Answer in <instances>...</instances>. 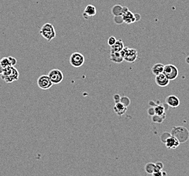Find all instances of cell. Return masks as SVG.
I'll return each instance as SVG.
<instances>
[{"mask_svg": "<svg viewBox=\"0 0 189 176\" xmlns=\"http://www.w3.org/2000/svg\"><path fill=\"white\" fill-rule=\"evenodd\" d=\"M170 134L176 139H177L180 144L185 143L189 139V131L186 127L183 126L173 127Z\"/></svg>", "mask_w": 189, "mask_h": 176, "instance_id": "1", "label": "cell"}, {"mask_svg": "<svg viewBox=\"0 0 189 176\" xmlns=\"http://www.w3.org/2000/svg\"><path fill=\"white\" fill-rule=\"evenodd\" d=\"M2 78L6 83H12L19 79V72L14 67H8L3 69Z\"/></svg>", "mask_w": 189, "mask_h": 176, "instance_id": "2", "label": "cell"}, {"mask_svg": "<svg viewBox=\"0 0 189 176\" xmlns=\"http://www.w3.org/2000/svg\"><path fill=\"white\" fill-rule=\"evenodd\" d=\"M40 33L43 37L48 41H51L57 35L54 26L50 23H46L43 25L40 31Z\"/></svg>", "mask_w": 189, "mask_h": 176, "instance_id": "3", "label": "cell"}, {"mask_svg": "<svg viewBox=\"0 0 189 176\" xmlns=\"http://www.w3.org/2000/svg\"><path fill=\"white\" fill-rule=\"evenodd\" d=\"M124 61L128 62H134L138 58V51L134 48H130L128 47H124L120 51Z\"/></svg>", "mask_w": 189, "mask_h": 176, "instance_id": "4", "label": "cell"}, {"mask_svg": "<svg viewBox=\"0 0 189 176\" xmlns=\"http://www.w3.org/2000/svg\"><path fill=\"white\" fill-rule=\"evenodd\" d=\"M163 73H164L167 78H168L170 81L171 80H174L178 77L179 71L178 68L176 67L174 64H166V65H164V71H163Z\"/></svg>", "mask_w": 189, "mask_h": 176, "instance_id": "5", "label": "cell"}, {"mask_svg": "<svg viewBox=\"0 0 189 176\" xmlns=\"http://www.w3.org/2000/svg\"><path fill=\"white\" fill-rule=\"evenodd\" d=\"M69 62L71 65L75 68H79L85 62L84 56L79 52H74L71 56Z\"/></svg>", "mask_w": 189, "mask_h": 176, "instance_id": "6", "label": "cell"}, {"mask_svg": "<svg viewBox=\"0 0 189 176\" xmlns=\"http://www.w3.org/2000/svg\"><path fill=\"white\" fill-rule=\"evenodd\" d=\"M37 85L41 89L47 90L52 87L54 85L51 82L50 77L47 75H42L37 79Z\"/></svg>", "mask_w": 189, "mask_h": 176, "instance_id": "7", "label": "cell"}, {"mask_svg": "<svg viewBox=\"0 0 189 176\" xmlns=\"http://www.w3.org/2000/svg\"><path fill=\"white\" fill-rule=\"evenodd\" d=\"M48 75L53 84L61 83L64 79V75L62 72L59 69H57V68L51 70Z\"/></svg>", "mask_w": 189, "mask_h": 176, "instance_id": "8", "label": "cell"}, {"mask_svg": "<svg viewBox=\"0 0 189 176\" xmlns=\"http://www.w3.org/2000/svg\"><path fill=\"white\" fill-rule=\"evenodd\" d=\"M170 80L164 74L161 73L155 76V83L158 86L161 88H164L170 84Z\"/></svg>", "mask_w": 189, "mask_h": 176, "instance_id": "9", "label": "cell"}, {"mask_svg": "<svg viewBox=\"0 0 189 176\" xmlns=\"http://www.w3.org/2000/svg\"><path fill=\"white\" fill-rule=\"evenodd\" d=\"M166 104L171 108H177L179 106L180 102L179 98L175 95H170L165 98Z\"/></svg>", "mask_w": 189, "mask_h": 176, "instance_id": "10", "label": "cell"}, {"mask_svg": "<svg viewBox=\"0 0 189 176\" xmlns=\"http://www.w3.org/2000/svg\"><path fill=\"white\" fill-rule=\"evenodd\" d=\"M96 14V8L93 5H88L85 7L83 13V17L85 20H88L89 17L95 16Z\"/></svg>", "mask_w": 189, "mask_h": 176, "instance_id": "11", "label": "cell"}, {"mask_svg": "<svg viewBox=\"0 0 189 176\" xmlns=\"http://www.w3.org/2000/svg\"><path fill=\"white\" fill-rule=\"evenodd\" d=\"M164 144H165L166 148L168 149H176L177 148L180 144V141L177 139H176L172 136L169 137Z\"/></svg>", "mask_w": 189, "mask_h": 176, "instance_id": "12", "label": "cell"}, {"mask_svg": "<svg viewBox=\"0 0 189 176\" xmlns=\"http://www.w3.org/2000/svg\"><path fill=\"white\" fill-rule=\"evenodd\" d=\"M122 17H123V23H125L127 24H131L134 23H136L134 14L130 10L123 13L122 14Z\"/></svg>", "mask_w": 189, "mask_h": 176, "instance_id": "13", "label": "cell"}, {"mask_svg": "<svg viewBox=\"0 0 189 176\" xmlns=\"http://www.w3.org/2000/svg\"><path fill=\"white\" fill-rule=\"evenodd\" d=\"M113 110L115 113L117 115L122 116L127 112V107L124 106L122 103L119 102L118 103H115V106H114Z\"/></svg>", "mask_w": 189, "mask_h": 176, "instance_id": "14", "label": "cell"}, {"mask_svg": "<svg viewBox=\"0 0 189 176\" xmlns=\"http://www.w3.org/2000/svg\"><path fill=\"white\" fill-rule=\"evenodd\" d=\"M110 60L115 63H122L124 61L120 51H111Z\"/></svg>", "mask_w": 189, "mask_h": 176, "instance_id": "15", "label": "cell"}, {"mask_svg": "<svg viewBox=\"0 0 189 176\" xmlns=\"http://www.w3.org/2000/svg\"><path fill=\"white\" fill-rule=\"evenodd\" d=\"M164 65L161 63H156L155 64H154L153 66L151 71L153 74L154 75H158L161 73H163V71H164Z\"/></svg>", "mask_w": 189, "mask_h": 176, "instance_id": "16", "label": "cell"}, {"mask_svg": "<svg viewBox=\"0 0 189 176\" xmlns=\"http://www.w3.org/2000/svg\"><path fill=\"white\" fill-rule=\"evenodd\" d=\"M124 48L123 42L122 40H118L116 41L115 44L111 46V51H121Z\"/></svg>", "mask_w": 189, "mask_h": 176, "instance_id": "17", "label": "cell"}, {"mask_svg": "<svg viewBox=\"0 0 189 176\" xmlns=\"http://www.w3.org/2000/svg\"><path fill=\"white\" fill-rule=\"evenodd\" d=\"M154 112H155V115H159V116H164L165 115V109L164 104H159L156 106H154Z\"/></svg>", "mask_w": 189, "mask_h": 176, "instance_id": "18", "label": "cell"}, {"mask_svg": "<svg viewBox=\"0 0 189 176\" xmlns=\"http://www.w3.org/2000/svg\"><path fill=\"white\" fill-rule=\"evenodd\" d=\"M111 13L113 16H121L123 14V6L119 4L115 5L111 8Z\"/></svg>", "mask_w": 189, "mask_h": 176, "instance_id": "19", "label": "cell"}, {"mask_svg": "<svg viewBox=\"0 0 189 176\" xmlns=\"http://www.w3.org/2000/svg\"><path fill=\"white\" fill-rule=\"evenodd\" d=\"M154 167H155V164L153 163H148L147 164H146L144 167V169L146 172L148 174L152 175L154 173Z\"/></svg>", "mask_w": 189, "mask_h": 176, "instance_id": "20", "label": "cell"}, {"mask_svg": "<svg viewBox=\"0 0 189 176\" xmlns=\"http://www.w3.org/2000/svg\"><path fill=\"white\" fill-rule=\"evenodd\" d=\"M165 119V115L164 116H159L154 115L152 117V121L154 123H161L163 121H164Z\"/></svg>", "mask_w": 189, "mask_h": 176, "instance_id": "21", "label": "cell"}, {"mask_svg": "<svg viewBox=\"0 0 189 176\" xmlns=\"http://www.w3.org/2000/svg\"><path fill=\"white\" fill-rule=\"evenodd\" d=\"M0 64H1V65L3 67V68H7L8 67L12 66L11 65V63H10V61L9 58H8V57H4V58H3L1 60V61H0Z\"/></svg>", "mask_w": 189, "mask_h": 176, "instance_id": "22", "label": "cell"}, {"mask_svg": "<svg viewBox=\"0 0 189 176\" xmlns=\"http://www.w3.org/2000/svg\"><path fill=\"white\" fill-rule=\"evenodd\" d=\"M120 102L122 103V104L124 106H126V107H127V108H128V106L130 105L131 100L128 97L123 96V97H121V99H120Z\"/></svg>", "mask_w": 189, "mask_h": 176, "instance_id": "23", "label": "cell"}, {"mask_svg": "<svg viewBox=\"0 0 189 176\" xmlns=\"http://www.w3.org/2000/svg\"><path fill=\"white\" fill-rule=\"evenodd\" d=\"M113 20H114V23L116 24L119 25V24H122V23H123V20L122 15H121V16H114Z\"/></svg>", "mask_w": 189, "mask_h": 176, "instance_id": "24", "label": "cell"}, {"mask_svg": "<svg viewBox=\"0 0 189 176\" xmlns=\"http://www.w3.org/2000/svg\"><path fill=\"white\" fill-rule=\"evenodd\" d=\"M171 135L170 133L169 132H164L163 134L160 136V139H161V141H162L163 143H165V141L167 140V139L169 138V137H170Z\"/></svg>", "mask_w": 189, "mask_h": 176, "instance_id": "25", "label": "cell"}, {"mask_svg": "<svg viewBox=\"0 0 189 176\" xmlns=\"http://www.w3.org/2000/svg\"><path fill=\"white\" fill-rule=\"evenodd\" d=\"M116 41H117V39L115 38V37L111 36L109 38V40H108V44H109V45H110V46L113 45L115 44V43L116 42Z\"/></svg>", "mask_w": 189, "mask_h": 176, "instance_id": "26", "label": "cell"}, {"mask_svg": "<svg viewBox=\"0 0 189 176\" xmlns=\"http://www.w3.org/2000/svg\"><path fill=\"white\" fill-rule=\"evenodd\" d=\"M147 113H148V115L149 116H151V117H153V115H155V112H154V107L151 106V107H150L149 109H148V110H147Z\"/></svg>", "mask_w": 189, "mask_h": 176, "instance_id": "27", "label": "cell"}, {"mask_svg": "<svg viewBox=\"0 0 189 176\" xmlns=\"http://www.w3.org/2000/svg\"><path fill=\"white\" fill-rule=\"evenodd\" d=\"M8 58H9L10 61V63H11V65L12 67H14L16 63H17V61L16 59L14 58V57H12V56H8Z\"/></svg>", "mask_w": 189, "mask_h": 176, "instance_id": "28", "label": "cell"}, {"mask_svg": "<svg viewBox=\"0 0 189 176\" xmlns=\"http://www.w3.org/2000/svg\"><path fill=\"white\" fill-rule=\"evenodd\" d=\"M120 99H121V96H120L119 94H114L113 96V100L115 103H118L120 102Z\"/></svg>", "mask_w": 189, "mask_h": 176, "instance_id": "29", "label": "cell"}, {"mask_svg": "<svg viewBox=\"0 0 189 176\" xmlns=\"http://www.w3.org/2000/svg\"><path fill=\"white\" fill-rule=\"evenodd\" d=\"M134 17L136 19V22H138V21H140L141 19V16H140V14H138V13H136V14H134Z\"/></svg>", "mask_w": 189, "mask_h": 176, "instance_id": "30", "label": "cell"}, {"mask_svg": "<svg viewBox=\"0 0 189 176\" xmlns=\"http://www.w3.org/2000/svg\"><path fill=\"white\" fill-rule=\"evenodd\" d=\"M157 104H157V103H156L155 102H154V101H153V100H151V101H150V102H149V105H150V106H153V107H154V106H156Z\"/></svg>", "mask_w": 189, "mask_h": 176, "instance_id": "31", "label": "cell"}, {"mask_svg": "<svg viewBox=\"0 0 189 176\" xmlns=\"http://www.w3.org/2000/svg\"><path fill=\"white\" fill-rule=\"evenodd\" d=\"M3 69L4 68H3V67L1 65V64H0V75H2L3 72Z\"/></svg>", "mask_w": 189, "mask_h": 176, "instance_id": "32", "label": "cell"}, {"mask_svg": "<svg viewBox=\"0 0 189 176\" xmlns=\"http://www.w3.org/2000/svg\"><path fill=\"white\" fill-rule=\"evenodd\" d=\"M185 61H186V62L187 64H189V55H188V56L186 58V59H185Z\"/></svg>", "mask_w": 189, "mask_h": 176, "instance_id": "33", "label": "cell"}]
</instances>
